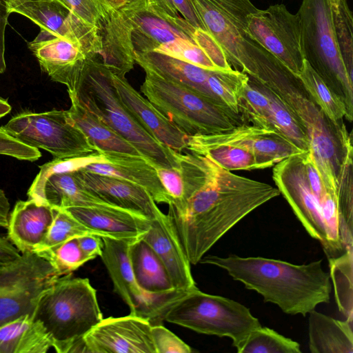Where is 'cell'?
Instances as JSON below:
<instances>
[{"label": "cell", "mask_w": 353, "mask_h": 353, "mask_svg": "<svg viewBox=\"0 0 353 353\" xmlns=\"http://www.w3.org/2000/svg\"><path fill=\"white\" fill-rule=\"evenodd\" d=\"M179 168L184 201L169 205L168 216L192 265L245 216L280 194L277 188L235 174L202 154H184Z\"/></svg>", "instance_id": "cell-1"}, {"label": "cell", "mask_w": 353, "mask_h": 353, "mask_svg": "<svg viewBox=\"0 0 353 353\" xmlns=\"http://www.w3.org/2000/svg\"><path fill=\"white\" fill-rule=\"evenodd\" d=\"M199 263L225 270L234 280L288 314L305 316L318 305L330 302L332 286L321 259L295 265L261 256L204 255Z\"/></svg>", "instance_id": "cell-2"}, {"label": "cell", "mask_w": 353, "mask_h": 353, "mask_svg": "<svg viewBox=\"0 0 353 353\" xmlns=\"http://www.w3.org/2000/svg\"><path fill=\"white\" fill-rule=\"evenodd\" d=\"M275 92L297 117L307 135L308 153L325 187L337 193L345 164L352 160V134L343 121L327 118L302 89L297 77L273 58L252 77Z\"/></svg>", "instance_id": "cell-3"}, {"label": "cell", "mask_w": 353, "mask_h": 353, "mask_svg": "<svg viewBox=\"0 0 353 353\" xmlns=\"http://www.w3.org/2000/svg\"><path fill=\"white\" fill-rule=\"evenodd\" d=\"M68 94L131 143L154 168H179L178 154L155 139L122 103L112 72L99 60L85 57L71 70Z\"/></svg>", "instance_id": "cell-4"}, {"label": "cell", "mask_w": 353, "mask_h": 353, "mask_svg": "<svg viewBox=\"0 0 353 353\" xmlns=\"http://www.w3.org/2000/svg\"><path fill=\"white\" fill-rule=\"evenodd\" d=\"M34 317L52 339L58 353L81 352L83 336L103 319L97 291L87 278L61 276L41 297Z\"/></svg>", "instance_id": "cell-5"}, {"label": "cell", "mask_w": 353, "mask_h": 353, "mask_svg": "<svg viewBox=\"0 0 353 353\" xmlns=\"http://www.w3.org/2000/svg\"><path fill=\"white\" fill-rule=\"evenodd\" d=\"M141 92L188 137L222 132L243 121L222 103L144 68Z\"/></svg>", "instance_id": "cell-6"}, {"label": "cell", "mask_w": 353, "mask_h": 353, "mask_svg": "<svg viewBox=\"0 0 353 353\" xmlns=\"http://www.w3.org/2000/svg\"><path fill=\"white\" fill-rule=\"evenodd\" d=\"M306 60L327 85L344 101L353 118V79L343 61L334 31L330 0H303L296 12Z\"/></svg>", "instance_id": "cell-7"}, {"label": "cell", "mask_w": 353, "mask_h": 353, "mask_svg": "<svg viewBox=\"0 0 353 353\" xmlns=\"http://www.w3.org/2000/svg\"><path fill=\"white\" fill-rule=\"evenodd\" d=\"M164 320L198 333L228 337L235 348L252 330L261 325L243 304L198 288L174 301L167 310Z\"/></svg>", "instance_id": "cell-8"}, {"label": "cell", "mask_w": 353, "mask_h": 353, "mask_svg": "<svg viewBox=\"0 0 353 353\" xmlns=\"http://www.w3.org/2000/svg\"><path fill=\"white\" fill-rule=\"evenodd\" d=\"M206 31L234 70L254 77L268 52L248 30V16L258 10L250 0H191Z\"/></svg>", "instance_id": "cell-9"}, {"label": "cell", "mask_w": 353, "mask_h": 353, "mask_svg": "<svg viewBox=\"0 0 353 353\" xmlns=\"http://www.w3.org/2000/svg\"><path fill=\"white\" fill-rule=\"evenodd\" d=\"M59 277L52 264L34 252L0 265V327L34 316L39 299Z\"/></svg>", "instance_id": "cell-10"}, {"label": "cell", "mask_w": 353, "mask_h": 353, "mask_svg": "<svg viewBox=\"0 0 353 353\" xmlns=\"http://www.w3.org/2000/svg\"><path fill=\"white\" fill-rule=\"evenodd\" d=\"M19 142L61 159L98 152L71 120L67 110L23 112L1 127Z\"/></svg>", "instance_id": "cell-11"}, {"label": "cell", "mask_w": 353, "mask_h": 353, "mask_svg": "<svg viewBox=\"0 0 353 353\" xmlns=\"http://www.w3.org/2000/svg\"><path fill=\"white\" fill-rule=\"evenodd\" d=\"M248 30L253 40L297 77L305 59L296 13H291L284 4L258 9L248 16Z\"/></svg>", "instance_id": "cell-12"}, {"label": "cell", "mask_w": 353, "mask_h": 353, "mask_svg": "<svg viewBox=\"0 0 353 353\" xmlns=\"http://www.w3.org/2000/svg\"><path fill=\"white\" fill-rule=\"evenodd\" d=\"M305 152L290 156L276 163L272 178L280 194L288 201L308 234L320 241L325 251L327 239L321 201L311 190L307 179Z\"/></svg>", "instance_id": "cell-13"}, {"label": "cell", "mask_w": 353, "mask_h": 353, "mask_svg": "<svg viewBox=\"0 0 353 353\" xmlns=\"http://www.w3.org/2000/svg\"><path fill=\"white\" fill-rule=\"evenodd\" d=\"M119 10L130 26L134 51H154L179 39L197 41V29L181 17L174 18L154 10L146 0H129Z\"/></svg>", "instance_id": "cell-14"}, {"label": "cell", "mask_w": 353, "mask_h": 353, "mask_svg": "<svg viewBox=\"0 0 353 353\" xmlns=\"http://www.w3.org/2000/svg\"><path fill=\"white\" fill-rule=\"evenodd\" d=\"M30 19L41 30L79 46L86 57H97L101 51L99 29L84 23L59 0H40L12 8Z\"/></svg>", "instance_id": "cell-15"}, {"label": "cell", "mask_w": 353, "mask_h": 353, "mask_svg": "<svg viewBox=\"0 0 353 353\" xmlns=\"http://www.w3.org/2000/svg\"><path fill=\"white\" fill-rule=\"evenodd\" d=\"M147 320L129 314L103 319L83 338V353H156Z\"/></svg>", "instance_id": "cell-16"}, {"label": "cell", "mask_w": 353, "mask_h": 353, "mask_svg": "<svg viewBox=\"0 0 353 353\" xmlns=\"http://www.w3.org/2000/svg\"><path fill=\"white\" fill-rule=\"evenodd\" d=\"M188 142L198 144H229L254 153L260 169L274 166L290 156L304 152L279 132L243 123L219 133L188 137Z\"/></svg>", "instance_id": "cell-17"}, {"label": "cell", "mask_w": 353, "mask_h": 353, "mask_svg": "<svg viewBox=\"0 0 353 353\" xmlns=\"http://www.w3.org/2000/svg\"><path fill=\"white\" fill-rule=\"evenodd\" d=\"M141 239L159 258L176 290L189 292L197 288L190 263L168 214L162 212L151 220L148 230Z\"/></svg>", "instance_id": "cell-18"}, {"label": "cell", "mask_w": 353, "mask_h": 353, "mask_svg": "<svg viewBox=\"0 0 353 353\" xmlns=\"http://www.w3.org/2000/svg\"><path fill=\"white\" fill-rule=\"evenodd\" d=\"M74 173L89 192L112 205L137 213L150 221L162 213L150 194L140 185L83 170Z\"/></svg>", "instance_id": "cell-19"}, {"label": "cell", "mask_w": 353, "mask_h": 353, "mask_svg": "<svg viewBox=\"0 0 353 353\" xmlns=\"http://www.w3.org/2000/svg\"><path fill=\"white\" fill-rule=\"evenodd\" d=\"M114 85L124 105L159 142L176 152L187 148L188 137L144 98L125 77L112 73Z\"/></svg>", "instance_id": "cell-20"}, {"label": "cell", "mask_w": 353, "mask_h": 353, "mask_svg": "<svg viewBox=\"0 0 353 353\" xmlns=\"http://www.w3.org/2000/svg\"><path fill=\"white\" fill-rule=\"evenodd\" d=\"M86 228L101 236L135 241L148 230L150 221L113 205L71 207L65 209Z\"/></svg>", "instance_id": "cell-21"}, {"label": "cell", "mask_w": 353, "mask_h": 353, "mask_svg": "<svg viewBox=\"0 0 353 353\" xmlns=\"http://www.w3.org/2000/svg\"><path fill=\"white\" fill-rule=\"evenodd\" d=\"M102 239L103 246L100 257L112 281L114 290L128 305L130 314L137 316L147 304L150 293L139 288L134 276L129 250L134 241L108 236H102Z\"/></svg>", "instance_id": "cell-22"}, {"label": "cell", "mask_w": 353, "mask_h": 353, "mask_svg": "<svg viewBox=\"0 0 353 353\" xmlns=\"http://www.w3.org/2000/svg\"><path fill=\"white\" fill-rule=\"evenodd\" d=\"M53 219L50 206L30 199L19 201L8 216V239L20 253L34 252L45 241Z\"/></svg>", "instance_id": "cell-23"}, {"label": "cell", "mask_w": 353, "mask_h": 353, "mask_svg": "<svg viewBox=\"0 0 353 353\" xmlns=\"http://www.w3.org/2000/svg\"><path fill=\"white\" fill-rule=\"evenodd\" d=\"M99 31L101 51L96 59L113 74L125 77L135 63L128 20L119 9L112 8Z\"/></svg>", "instance_id": "cell-24"}, {"label": "cell", "mask_w": 353, "mask_h": 353, "mask_svg": "<svg viewBox=\"0 0 353 353\" xmlns=\"http://www.w3.org/2000/svg\"><path fill=\"white\" fill-rule=\"evenodd\" d=\"M105 155L108 162L92 163L82 170L127 180L145 189L156 203L170 204L155 168L145 158L121 154Z\"/></svg>", "instance_id": "cell-25"}, {"label": "cell", "mask_w": 353, "mask_h": 353, "mask_svg": "<svg viewBox=\"0 0 353 353\" xmlns=\"http://www.w3.org/2000/svg\"><path fill=\"white\" fill-rule=\"evenodd\" d=\"M134 62L143 69H149L163 78L182 84L219 101L214 97L208 85L211 70L156 51H134Z\"/></svg>", "instance_id": "cell-26"}, {"label": "cell", "mask_w": 353, "mask_h": 353, "mask_svg": "<svg viewBox=\"0 0 353 353\" xmlns=\"http://www.w3.org/2000/svg\"><path fill=\"white\" fill-rule=\"evenodd\" d=\"M68 95L71 106L67 111L71 120L98 152L142 156L131 143L81 105L73 95Z\"/></svg>", "instance_id": "cell-27"}, {"label": "cell", "mask_w": 353, "mask_h": 353, "mask_svg": "<svg viewBox=\"0 0 353 353\" xmlns=\"http://www.w3.org/2000/svg\"><path fill=\"white\" fill-rule=\"evenodd\" d=\"M196 35V42L179 39L154 51L208 70H232L221 48L208 32L197 29Z\"/></svg>", "instance_id": "cell-28"}, {"label": "cell", "mask_w": 353, "mask_h": 353, "mask_svg": "<svg viewBox=\"0 0 353 353\" xmlns=\"http://www.w3.org/2000/svg\"><path fill=\"white\" fill-rule=\"evenodd\" d=\"M52 342L34 316L24 315L0 327V353H46Z\"/></svg>", "instance_id": "cell-29"}, {"label": "cell", "mask_w": 353, "mask_h": 353, "mask_svg": "<svg viewBox=\"0 0 353 353\" xmlns=\"http://www.w3.org/2000/svg\"><path fill=\"white\" fill-rule=\"evenodd\" d=\"M309 350L312 353H352V323L315 310L309 314Z\"/></svg>", "instance_id": "cell-30"}, {"label": "cell", "mask_w": 353, "mask_h": 353, "mask_svg": "<svg viewBox=\"0 0 353 353\" xmlns=\"http://www.w3.org/2000/svg\"><path fill=\"white\" fill-rule=\"evenodd\" d=\"M41 204L59 209L112 205L89 192L74 172L50 175L43 188Z\"/></svg>", "instance_id": "cell-31"}, {"label": "cell", "mask_w": 353, "mask_h": 353, "mask_svg": "<svg viewBox=\"0 0 353 353\" xmlns=\"http://www.w3.org/2000/svg\"><path fill=\"white\" fill-rule=\"evenodd\" d=\"M129 254L134 276L141 290L155 294L176 290L163 264L141 238L130 244Z\"/></svg>", "instance_id": "cell-32"}, {"label": "cell", "mask_w": 353, "mask_h": 353, "mask_svg": "<svg viewBox=\"0 0 353 353\" xmlns=\"http://www.w3.org/2000/svg\"><path fill=\"white\" fill-rule=\"evenodd\" d=\"M297 79L310 99L332 121L339 123L343 121L344 117L347 119L343 100L327 85L305 59Z\"/></svg>", "instance_id": "cell-33"}, {"label": "cell", "mask_w": 353, "mask_h": 353, "mask_svg": "<svg viewBox=\"0 0 353 353\" xmlns=\"http://www.w3.org/2000/svg\"><path fill=\"white\" fill-rule=\"evenodd\" d=\"M250 77V76H249ZM268 97L273 130L279 132L303 152L310 150V142L303 125L283 100L272 90L250 77Z\"/></svg>", "instance_id": "cell-34"}, {"label": "cell", "mask_w": 353, "mask_h": 353, "mask_svg": "<svg viewBox=\"0 0 353 353\" xmlns=\"http://www.w3.org/2000/svg\"><path fill=\"white\" fill-rule=\"evenodd\" d=\"M330 276L339 312L353 322V247L335 258L328 259Z\"/></svg>", "instance_id": "cell-35"}, {"label": "cell", "mask_w": 353, "mask_h": 353, "mask_svg": "<svg viewBox=\"0 0 353 353\" xmlns=\"http://www.w3.org/2000/svg\"><path fill=\"white\" fill-rule=\"evenodd\" d=\"M186 150L204 155L231 172L260 169L254 153L242 147L229 144L208 145L187 142Z\"/></svg>", "instance_id": "cell-36"}, {"label": "cell", "mask_w": 353, "mask_h": 353, "mask_svg": "<svg viewBox=\"0 0 353 353\" xmlns=\"http://www.w3.org/2000/svg\"><path fill=\"white\" fill-rule=\"evenodd\" d=\"M105 162H108V159L104 154L99 152L67 159H54L39 167L40 171L28 190V197L41 203L45 183L48 177L52 174L74 172L90 164Z\"/></svg>", "instance_id": "cell-37"}, {"label": "cell", "mask_w": 353, "mask_h": 353, "mask_svg": "<svg viewBox=\"0 0 353 353\" xmlns=\"http://www.w3.org/2000/svg\"><path fill=\"white\" fill-rule=\"evenodd\" d=\"M239 353H301L298 342L261 325L252 330L236 347Z\"/></svg>", "instance_id": "cell-38"}, {"label": "cell", "mask_w": 353, "mask_h": 353, "mask_svg": "<svg viewBox=\"0 0 353 353\" xmlns=\"http://www.w3.org/2000/svg\"><path fill=\"white\" fill-rule=\"evenodd\" d=\"M332 19L339 51L353 79V17L347 0H330Z\"/></svg>", "instance_id": "cell-39"}, {"label": "cell", "mask_w": 353, "mask_h": 353, "mask_svg": "<svg viewBox=\"0 0 353 353\" xmlns=\"http://www.w3.org/2000/svg\"><path fill=\"white\" fill-rule=\"evenodd\" d=\"M238 111L243 121L246 120L252 125L273 130L268 98L250 77L239 95Z\"/></svg>", "instance_id": "cell-40"}, {"label": "cell", "mask_w": 353, "mask_h": 353, "mask_svg": "<svg viewBox=\"0 0 353 353\" xmlns=\"http://www.w3.org/2000/svg\"><path fill=\"white\" fill-rule=\"evenodd\" d=\"M248 79L247 74L234 69L228 71L211 70L208 85L216 99L239 115V97Z\"/></svg>", "instance_id": "cell-41"}, {"label": "cell", "mask_w": 353, "mask_h": 353, "mask_svg": "<svg viewBox=\"0 0 353 353\" xmlns=\"http://www.w3.org/2000/svg\"><path fill=\"white\" fill-rule=\"evenodd\" d=\"M352 165L350 161L345 165L337 190L340 239L345 250L353 247Z\"/></svg>", "instance_id": "cell-42"}, {"label": "cell", "mask_w": 353, "mask_h": 353, "mask_svg": "<svg viewBox=\"0 0 353 353\" xmlns=\"http://www.w3.org/2000/svg\"><path fill=\"white\" fill-rule=\"evenodd\" d=\"M53 212L54 219L48 235L34 252L54 250L73 238L87 234L99 235L83 225L65 209L53 208Z\"/></svg>", "instance_id": "cell-43"}, {"label": "cell", "mask_w": 353, "mask_h": 353, "mask_svg": "<svg viewBox=\"0 0 353 353\" xmlns=\"http://www.w3.org/2000/svg\"><path fill=\"white\" fill-rule=\"evenodd\" d=\"M36 253L48 261L60 276L72 273L88 261L79 247L77 237L54 250Z\"/></svg>", "instance_id": "cell-44"}, {"label": "cell", "mask_w": 353, "mask_h": 353, "mask_svg": "<svg viewBox=\"0 0 353 353\" xmlns=\"http://www.w3.org/2000/svg\"><path fill=\"white\" fill-rule=\"evenodd\" d=\"M84 23L99 29L112 8L105 0H59Z\"/></svg>", "instance_id": "cell-45"}, {"label": "cell", "mask_w": 353, "mask_h": 353, "mask_svg": "<svg viewBox=\"0 0 353 353\" xmlns=\"http://www.w3.org/2000/svg\"><path fill=\"white\" fill-rule=\"evenodd\" d=\"M151 335L156 353H190L192 348L162 324L152 325Z\"/></svg>", "instance_id": "cell-46"}, {"label": "cell", "mask_w": 353, "mask_h": 353, "mask_svg": "<svg viewBox=\"0 0 353 353\" xmlns=\"http://www.w3.org/2000/svg\"><path fill=\"white\" fill-rule=\"evenodd\" d=\"M158 177L169 199L168 205L178 206L184 200V185L179 168H155Z\"/></svg>", "instance_id": "cell-47"}, {"label": "cell", "mask_w": 353, "mask_h": 353, "mask_svg": "<svg viewBox=\"0 0 353 353\" xmlns=\"http://www.w3.org/2000/svg\"><path fill=\"white\" fill-rule=\"evenodd\" d=\"M0 154L31 162L38 160L41 156L39 149L19 142L10 136L1 127L0 128Z\"/></svg>", "instance_id": "cell-48"}, {"label": "cell", "mask_w": 353, "mask_h": 353, "mask_svg": "<svg viewBox=\"0 0 353 353\" xmlns=\"http://www.w3.org/2000/svg\"><path fill=\"white\" fill-rule=\"evenodd\" d=\"M79 247L88 261L100 256L103 241L102 236L96 234H87L77 237Z\"/></svg>", "instance_id": "cell-49"}, {"label": "cell", "mask_w": 353, "mask_h": 353, "mask_svg": "<svg viewBox=\"0 0 353 353\" xmlns=\"http://www.w3.org/2000/svg\"><path fill=\"white\" fill-rule=\"evenodd\" d=\"M172 1L177 12H179L183 16V18L193 28L206 31L191 0Z\"/></svg>", "instance_id": "cell-50"}, {"label": "cell", "mask_w": 353, "mask_h": 353, "mask_svg": "<svg viewBox=\"0 0 353 353\" xmlns=\"http://www.w3.org/2000/svg\"><path fill=\"white\" fill-rule=\"evenodd\" d=\"M10 14L8 7L0 0V74L3 73L6 69L5 34Z\"/></svg>", "instance_id": "cell-51"}, {"label": "cell", "mask_w": 353, "mask_h": 353, "mask_svg": "<svg viewBox=\"0 0 353 353\" xmlns=\"http://www.w3.org/2000/svg\"><path fill=\"white\" fill-rule=\"evenodd\" d=\"M20 255L19 251L8 239L0 236V265L10 263Z\"/></svg>", "instance_id": "cell-52"}, {"label": "cell", "mask_w": 353, "mask_h": 353, "mask_svg": "<svg viewBox=\"0 0 353 353\" xmlns=\"http://www.w3.org/2000/svg\"><path fill=\"white\" fill-rule=\"evenodd\" d=\"M147 3L154 10L172 17H178L179 14L172 0H146Z\"/></svg>", "instance_id": "cell-53"}, {"label": "cell", "mask_w": 353, "mask_h": 353, "mask_svg": "<svg viewBox=\"0 0 353 353\" xmlns=\"http://www.w3.org/2000/svg\"><path fill=\"white\" fill-rule=\"evenodd\" d=\"M10 205L5 192L0 189V228L8 226Z\"/></svg>", "instance_id": "cell-54"}, {"label": "cell", "mask_w": 353, "mask_h": 353, "mask_svg": "<svg viewBox=\"0 0 353 353\" xmlns=\"http://www.w3.org/2000/svg\"><path fill=\"white\" fill-rule=\"evenodd\" d=\"M40 1V0H1V1L8 7L9 11L12 8L17 7L23 3H25L27 2H30V1Z\"/></svg>", "instance_id": "cell-55"}, {"label": "cell", "mask_w": 353, "mask_h": 353, "mask_svg": "<svg viewBox=\"0 0 353 353\" xmlns=\"http://www.w3.org/2000/svg\"><path fill=\"white\" fill-rule=\"evenodd\" d=\"M12 110L8 101L0 97V119L8 114Z\"/></svg>", "instance_id": "cell-56"}, {"label": "cell", "mask_w": 353, "mask_h": 353, "mask_svg": "<svg viewBox=\"0 0 353 353\" xmlns=\"http://www.w3.org/2000/svg\"><path fill=\"white\" fill-rule=\"evenodd\" d=\"M110 6L115 9H119L123 6L129 0H105Z\"/></svg>", "instance_id": "cell-57"}]
</instances>
